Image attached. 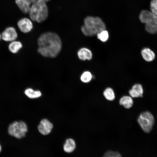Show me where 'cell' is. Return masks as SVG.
<instances>
[{
	"label": "cell",
	"instance_id": "1",
	"mask_svg": "<svg viewBox=\"0 0 157 157\" xmlns=\"http://www.w3.org/2000/svg\"><path fill=\"white\" fill-rule=\"evenodd\" d=\"M38 52L43 56L54 58L60 52L62 47L61 40L56 33L47 32L40 35L37 40Z\"/></svg>",
	"mask_w": 157,
	"mask_h": 157
},
{
	"label": "cell",
	"instance_id": "2",
	"mask_svg": "<svg viewBox=\"0 0 157 157\" xmlns=\"http://www.w3.org/2000/svg\"><path fill=\"white\" fill-rule=\"evenodd\" d=\"M81 29L84 35L91 37L106 29V26L105 23L99 17L88 16L84 18V24L81 26Z\"/></svg>",
	"mask_w": 157,
	"mask_h": 157
},
{
	"label": "cell",
	"instance_id": "3",
	"mask_svg": "<svg viewBox=\"0 0 157 157\" xmlns=\"http://www.w3.org/2000/svg\"><path fill=\"white\" fill-rule=\"evenodd\" d=\"M28 13L32 20L40 23L44 22L47 18L49 14L46 2L39 1L33 3Z\"/></svg>",
	"mask_w": 157,
	"mask_h": 157
},
{
	"label": "cell",
	"instance_id": "4",
	"mask_svg": "<svg viewBox=\"0 0 157 157\" xmlns=\"http://www.w3.org/2000/svg\"><path fill=\"white\" fill-rule=\"evenodd\" d=\"M139 18L142 23L145 24L147 32L152 34L157 33V15L150 10H144L140 13Z\"/></svg>",
	"mask_w": 157,
	"mask_h": 157
},
{
	"label": "cell",
	"instance_id": "5",
	"mask_svg": "<svg viewBox=\"0 0 157 157\" xmlns=\"http://www.w3.org/2000/svg\"><path fill=\"white\" fill-rule=\"evenodd\" d=\"M28 131L26 124L22 121H15L9 126L8 133L11 135L18 139H21L25 136Z\"/></svg>",
	"mask_w": 157,
	"mask_h": 157
},
{
	"label": "cell",
	"instance_id": "6",
	"mask_svg": "<svg viewBox=\"0 0 157 157\" xmlns=\"http://www.w3.org/2000/svg\"><path fill=\"white\" fill-rule=\"evenodd\" d=\"M138 122L142 130L145 132L148 133L152 128L154 122V118L150 112L146 111L140 114Z\"/></svg>",
	"mask_w": 157,
	"mask_h": 157
},
{
	"label": "cell",
	"instance_id": "7",
	"mask_svg": "<svg viewBox=\"0 0 157 157\" xmlns=\"http://www.w3.org/2000/svg\"><path fill=\"white\" fill-rule=\"evenodd\" d=\"M17 34L15 28L12 27L7 28L1 34V39L6 42H12L15 40Z\"/></svg>",
	"mask_w": 157,
	"mask_h": 157
},
{
	"label": "cell",
	"instance_id": "8",
	"mask_svg": "<svg viewBox=\"0 0 157 157\" xmlns=\"http://www.w3.org/2000/svg\"><path fill=\"white\" fill-rule=\"evenodd\" d=\"M53 128V125L49 120L44 119L40 122L38 127L40 133L43 135H47L49 134Z\"/></svg>",
	"mask_w": 157,
	"mask_h": 157
},
{
	"label": "cell",
	"instance_id": "9",
	"mask_svg": "<svg viewBox=\"0 0 157 157\" xmlns=\"http://www.w3.org/2000/svg\"><path fill=\"white\" fill-rule=\"evenodd\" d=\"M17 25L20 31L24 33L30 32L33 28L32 22L27 18H24L19 20Z\"/></svg>",
	"mask_w": 157,
	"mask_h": 157
},
{
	"label": "cell",
	"instance_id": "10",
	"mask_svg": "<svg viewBox=\"0 0 157 157\" xmlns=\"http://www.w3.org/2000/svg\"><path fill=\"white\" fill-rule=\"evenodd\" d=\"M33 0H15V2L21 11L24 14L28 13Z\"/></svg>",
	"mask_w": 157,
	"mask_h": 157
},
{
	"label": "cell",
	"instance_id": "11",
	"mask_svg": "<svg viewBox=\"0 0 157 157\" xmlns=\"http://www.w3.org/2000/svg\"><path fill=\"white\" fill-rule=\"evenodd\" d=\"M129 92L130 96L132 98L142 97L143 93L142 86L140 84H135L129 91Z\"/></svg>",
	"mask_w": 157,
	"mask_h": 157
},
{
	"label": "cell",
	"instance_id": "12",
	"mask_svg": "<svg viewBox=\"0 0 157 157\" xmlns=\"http://www.w3.org/2000/svg\"><path fill=\"white\" fill-rule=\"evenodd\" d=\"M77 56L78 58L81 60H90L92 58V53L91 51L89 49L83 47L81 48L78 51Z\"/></svg>",
	"mask_w": 157,
	"mask_h": 157
},
{
	"label": "cell",
	"instance_id": "13",
	"mask_svg": "<svg viewBox=\"0 0 157 157\" xmlns=\"http://www.w3.org/2000/svg\"><path fill=\"white\" fill-rule=\"evenodd\" d=\"M141 54L143 59L148 62L152 61L155 58L154 53L148 48H145L142 49Z\"/></svg>",
	"mask_w": 157,
	"mask_h": 157
},
{
	"label": "cell",
	"instance_id": "14",
	"mask_svg": "<svg viewBox=\"0 0 157 157\" xmlns=\"http://www.w3.org/2000/svg\"><path fill=\"white\" fill-rule=\"evenodd\" d=\"M133 103L132 98L129 96H123L120 98L119 100V104L123 106L126 109H129L131 107Z\"/></svg>",
	"mask_w": 157,
	"mask_h": 157
},
{
	"label": "cell",
	"instance_id": "15",
	"mask_svg": "<svg viewBox=\"0 0 157 157\" xmlns=\"http://www.w3.org/2000/svg\"><path fill=\"white\" fill-rule=\"evenodd\" d=\"M76 144L74 141L71 138L67 139L63 146L64 151L67 153H71L74 150Z\"/></svg>",
	"mask_w": 157,
	"mask_h": 157
},
{
	"label": "cell",
	"instance_id": "16",
	"mask_svg": "<svg viewBox=\"0 0 157 157\" xmlns=\"http://www.w3.org/2000/svg\"><path fill=\"white\" fill-rule=\"evenodd\" d=\"M22 47L21 42L19 41L14 40L12 41L8 46V49L11 53H17Z\"/></svg>",
	"mask_w": 157,
	"mask_h": 157
},
{
	"label": "cell",
	"instance_id": "17",
	"mask_svg": "<svg viewBox=\"0 0 157 157\" xmlns=\"http://www.w3.org/2000/svg\"><path fill=\"white\" fill-rule=\"evenodd\" d=\"M25 94L29 98L35 99L40 97L41 92L39 90H34L31 88H28L25 90L24 92Z\"/></svg>",
	"mask_w": 157,
	"mask_h": 157
},
{
	"label": "cell",
	"instance_id": "18",
	"mask_svg": "<svg viewBox=\"0 0 157 157\" xmlns=\"http://www.w3.org/2000/svg\"><path fill=\"white\" fill-rule=\"evenodd\" d=\"M103 94L105 98L108 101H113L115 98L114 91L111 88L108 87L106 88L103 92Z\"/></svg>",
	"mask_w": 157,
	"mask_h": 157
},
{
	"label": "cell",
	"instance_id": "19",
	"mask_svg": "<svg viewBox=\"0 0 157 157\" xmlns=\"http://www.w3.org/2000/svg\"><path fill=\"white\" fill-rule=\"evenodd\" d=\"M92 77V75L90 72L85 71L80 76V80L82 82L87 83L91 81Z\"/></svg>",
	"mask_w": 157,
	"mask_h": 157
},
{
	"label": "cell",
	"instance_id": "20",
	"mask_svg": "<svg viewBox=\"0 0 157 157\" xmlns=\"http://www.w3.org/2000/svg\"><path fill=\"white\" fill-rule=\"evenodd\" d=\"M96 35L97 38L103 42H106L109 38L108 32L106 29L101 31Z\"/></svg>",
	"mask_w": 157,
	"mask_h": 157
},
{
	"label": "cell",
	"instance_id": "21",
	"mask_svg": "<svg viewBox=\"0 0 157 157\" xmlns=\"http://www.w3.org/2000/svg\"><path fill=\"white\" fill-rule=\"evenodd\" d=\"M102 157H122L119 152L112 151H108L104 154Z\"/></svg>",
	"mask_w": 157,
	"mask_h": 157
},
{
	"label": "cell",
	"instance_id": "22",
	"mask_svg": "<svg viewBox=\"0 0 157 157\" xmlns=\"http://www.w3.org/2000/svg\"><path fill=\"white\" fill-rule=\"evenodd\" d=\"M150 8L151 12L157 15V0H151Z\"/></svg>",
	"mask_w": 157,
	"mask_h": 157
},
{
	"label": "cell",
	"instance_id": "23",
	"mask_svg": "<svg viewBox=\"0 0 157 157\" xmlns=\"http://www.w3.org/2000/svg\"><path fill=\"white\" fill-rule=\"evenodd\" d=\"M50 0H33V4L39 1H43L46 2Z\"/></svg>",
	"mask_w": 157,
	"mask_h": 157
},
{
	"label": "cell",
	"instance_id": "24",
	"mask_svg": "<svg viewBox=\"0 0 157 157\" xmlns=\"http://www.w3.org/2000/svg\"><path fill=\"white\" fill-rule=\"evenodd\" d=\"M2 147H1V144H0V153L1 152V151H2Z\"/></svg>",
	"mask_w": 157,
	"mask_h": 157
},
{
	"label": "cell",
	"instance_id": "25",
	"mask_svg": "<svg viewBox=\"0 0 157 157\" xmlns=\"http://www.w3.org/2000/svg\"><path fill=\"white\" fill-rule=\"evenodd\" d=\"M1 39V35L0 34V40Z\"/></svg>",
	"mask_w": 157,
	"mask_h": 157
}]
</instances>
